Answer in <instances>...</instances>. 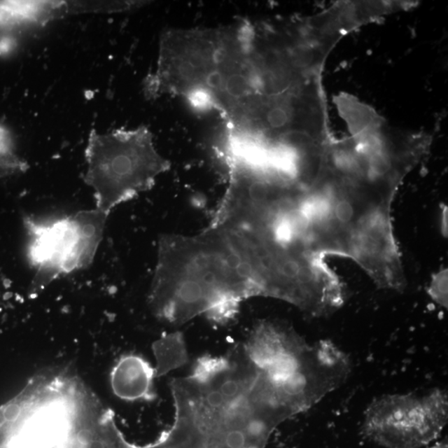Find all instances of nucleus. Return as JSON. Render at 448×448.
Returning a JSON list of instances; mask_svg holds the SVG:
<instances>
[{"label":"nucleus","instance_id":"5","mask_svg":"<svg viewBox=\"0 0 448 448\" xmlns=\"http://www.w3.org/2000/svg\"><path fill=\"white\" fill-rule=\"evenodd\" d=\"M448 419L445 391L425 394H386L365 413L363 433L384 448H425L436 442Z\"/></svg>","mask_w":448,"mask_h":448},{"label":"nucleus","instance_id":"1","mask_svg":"<svg viewBox=\"0 0 448 448\" xmlns=\"http://www.w3.org/2000/svg\"><path fill=\"white\" fill-rule=\"evenodd\" d=\"M252 26L169 29L160 37L157 69L146 92L181 97L199 111H215L236 124L259 94Z\"/></svg>","mask_w":448,"mask_h":448},{"label":"nucleus","instance_id":"3","mask_svg":"<svg viewBox=\"0 0 448 448\" xmlns=\"http://www.w3.org/2000/svg\"><path fill=\"white\" fill-rule=\"evenodd\" d=\"M84 181L92 188L96 209L110 215L118 205L150 190L170 162L156 150L145 125L105 134L92 130L85 150Z\"/></svg>","mask_w":448,"mask_h":448},{"label":"nucleus","instance_id":"7","mask_svg":"<svg viewBox=\"0 0 448 448\" xmlns=\"http://www.w3.org/2000/svg\"><path fill=\"white\" fill-rule=\"evenodd\" d=\"M155 358V378L167 375L189 362L185 337L181 331L164 334L152 344Z\"/></svg>","mask_w":448,"mask_h":448},{"label":"nucleus","instance_id":"2","mask_svg":"<svg viewBox=\"0 0 448 448\" xmlns=\"http://www.w3.org/2000/svg\"><path fill=\"white\" fill-rule=\"evenodd\" d=\"M254 297L256 290L220 228L209 223L198 234L160 237L148 295L159 319L181 326L205 314L225 324Z\"/></svg>","mask_w":448,"mask_h":448},{"label":"nucleus","instance_id":"4","mask_svg":"<svg viewBox=\"0 0 448 448\" xmlns=\"http://www.w3.org/2000/svg\"><path fill=\"white\" fill-rule=\"evenodd\" d=\"M108 217L96 208L49 221L25 217L28 258L35 270L31 293L38 295L58 277L91 266Z\"/></svg>","mask_w":448,"mask_h":448},{"label":"nucleus","instance_id":"8","mask_svg":"<svg viewBox=\"0 0 448 448\" xmlns=\"http://www.w3.org/2000/svg\"><path fill=\"white\" fill-rule=\"evenodd\" d=\"M447 269L435 273L428 286V293L439 306L447 308Z\"/></svg>","mask_w":448,"mask_h":448},{"label":"nucleus","instance_id":"6","mask_svg":"<svg viewBox=\"0 0 448 448\" xmlns=\"http://www.w3.org/2000/svg\"><path fill=\"white\" fill-rule=\"evenodd\" d=\"M155 368L146 358L125 355L116 363L111 373V386L115 396L125 401L155 400Z\"/></svg>","mask_w":448,"mask_h":448},{"label":"nucleus","instance_id":"9","mask_svg":"<svg viewBox=\"0 0 448 448\" xmlns=\"http://www.w3.org/2000/svg\"><path fill=\"white\" fill-rule=\"evenodd\" d=\"M12 41L10 38H3L0 39V55H4L10 50Z\"/></svg>","mask_w":448,"mask_h":448}]
</instances>
